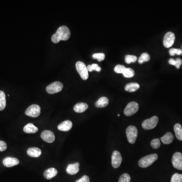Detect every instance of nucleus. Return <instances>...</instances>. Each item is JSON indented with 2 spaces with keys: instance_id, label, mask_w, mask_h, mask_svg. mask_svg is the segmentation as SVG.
I'll use <instances>...</instances> for the list:
<instances>
[{
  "instance_id": "1",
  "label": "nucleus",
  "mask_w": 182,
  "mask_h": 182,
  "mask_svg": "<svg viewBox=\"0 0 182 182\" xmlns=\"http://www.w3.org/2000/svg\"><path fill=\"white\" fill-rule=\"evenodd\" d=\"M70 37L69 29L66 26H61L58 29L55 34L52 36V41L54 43H58L60 41H67Z\"/></svg>"
},
{
  "instance_id": "15",
  "label": "nucleus",
  "mask_w": 182,
  "mask_h": 182,
  "mask_svg": "<svg viewBox=\"0 0 182 182\" xmlns=\"http://www.w3.org/2000/svg\"><path fill=\"white\" fill-rule=\"evenodd\" d=\"M79 166H80V163H78V162L70 164L67 166V168H66V172L68 174H71V175L77 174L80 170Z\"/></svg>"
},
{
  "instance_id": "8",
  "label": "nucleus",
  "mask_w": 182,
  "mask_h": 182,
  "mask_svg": "<svg viewBox=\"0 0 182 182\" xmlns=\"http://www.w3.org/2000/svg\"><path fill=\"white\" fill-rule=\"evenodd\" d=\"M139 110V104L135 102H131L127 105L124 110V114L127 117H130L136 114Z\"/></svg>"
},
{
  "instance_id": "4",
  "label": "nucleus",
  "mask_w": 182,
  "mask_h": 182,
  "mask_svg": "<svg viewBox=\"0 0 182 182\" xmlns=\"http://www.w3.org/2000/svg\"><path fill=\"white\" fill-rule=\"evenodd\" d=\"M76 69L80 74V76L83 80H86L89 77V71L87 67L84 63L81 61H78L75 64Z\"/></svg>"
},
{
  "instance_id": "37",
  "label": "nucleus",
  "mask_w": 182,
  "mask_h": 182,
  "mask_svg": "<svg viewBox=\"0 0 182 182\" xmlns=\"http://www.w3.org/2000/svg\"><path fill=\"white\" fill-rule=\"evenodd\" d=\"M176 68L177 69L180 68V66L182 65V60L180 58H177L176 60Z\"/></svg>"
},
{
  "instance_id": "9",
  "label": "nucleus",
  "mask_w": 182,
  "mask_h": 182,
  "mask_svg": "<svg viewBox=\"0 0 182 182\" xmlns=\"http://www.w3.org/2000/svg\"><path fill=\"white\" fill-rule=\"evenodd\" d=\"M172 163L174 168L179 170H182V154L177 152L173 155Z\"/></svg>"
},
{
  "instance_id": "11",
  "label": "nucleus",
  "mask_w": 182,
  "mask_h": 182,
  "mask_svg": "<svg viewBox=\"0 0 182 182\" xmlns=\"http://www.w3.org/2000/svg\"><path fill=\"white\" fill-rule=\"evenodd\" d=\"M122 162V157L120 152L118 151H114L112 153L111 157L112 166L115 168L120 167Z\"/></svg>"
},
{
  "instance_id": "28",
  "label": "nucleus",
  "mask_w": 182,
  "mask_h": 182,
  "mask_svg": "<svg viewBox=\"0 0 182 182\" xmlns=\"http://www.w3.org/2000/svg\"><path fill=\"white\" fill-rule=\"evenodd\" d=\"M87 67L88 71L89 72H92L93 70H96L98 72L100 71L101 70V68L97 64H93L92 65H89Z\"/></svg>"
},
{
  "instance_id": "39",
  "label": "nucleus",
  "mask_w": 182,
  "mask_h": 182,
  "mask_svg": "<svg viewBox=\"0 0 182 182\" xmlns=\"http://www.w3.org/2000/svg\"><path fill=\"white\" fill-rule=\"evenodd\" d=\"M117 116H118V117H120V114H118V115H117Z\"/></svg>"
},
{
  "instance_id": "35",
  "label": "nucleus",
  "mask_w": 182,
  "mask_h": 182,
  "mask_svg": "<svg viewBox=\"0 0 182 182\" xmlns=\"http://www.w3.org/2000/svg\"><path fill=\"white\" fill-rule=\"evenodd\" d=\"M7 148V146L5 142L3 141H0V151H4Z\"/></svg>"
},
{
  "instance_id": "5",
  "label": "nucleus",
  "mask_w": 182,
  "mask_h": 182,
  "mask_svg": "<svg viewBox=\"0 0 182 182\" xmlns=\"http://www.w3.org/2000/svg\"><path fill=\"white\" fill-rule=\"evenodd\" d=\"M158 122V117L154 116L151 118L144 120L142 123V126L144 129H151L156 126Z\"/></svg>"
},
{
  "instance_id": "22",
  "label": "nucleus",
  "mask_w": 182,
  "mask_h": 182,
  "mask_svg": "<svg viewBox=\"0 0 182 182\" xmlns=\"http://www.w3.org/2000/svg\"><path fill=\"white\" fill-rule=\"evenodd\" d=\"M140 85L136 83H128L125 86V89L126 91L129 92H134L139 89Z\"/></svg>"
},
{
  "instance_id": "23",
  "label": "nucleus",
  "mask_w": 182,
  "mask_h": 182,
  "mask_svg": "<svg viewBox=\"0 0 182 182\" xmlns=\"http://www.w3.org/2000/svg\"><path fill=\"white\" fill-rule=\"evenodd\" d=\"M174 131L176 137L179 140L182 141V126L179 123L174 125Z\"/></svg>"
},
{
  "instance_id": "10",
  "label": "nucleus",
  "mask_w": 182,
  "mask_h": 182,
  "mask_svg": "<svg viewBox=\"0 0 182 182\" xmlns=\"http://www.w3.org/2000/svg\"><path fill=\"white\" fill-rule=\"evenodd\" d=\"M175 35L172 32H168L165 34L163 39V45L165 48H170L174 44Z\"/></svg>"
},
{
  "instance_id": "31",
  "label": "nucleus",
  "mask_w": 182,
  "mask_h": 182,
  "mask_svg": "<svg viewBox=\"0 0 182 182\" xmlns=\"http://www.w3.org/2000/svg\"><path fill=\"white\" fill-rule=\"evenodd\" d=\"M92 57L94 59H97L98 61L101 62L104 60L105 58V55L104 53H96L93 54Z\"/></svg>"
},
{
  "instance_id": "29",
  "label": "nucleus",
  "mask_w": 182,
  "mask_h": 182,
  "mask_svg": "<svg viewBox=\"0 0 182 182\" xmlns=\"http://www.w3.org/2000/svg\"><path fill=\"white\" fill-rule=\"evenodd\" d=\"M131 180V177L128 174H123L120 177L118 182H129Z\"/></svg>"
},
{
  "instance_id": "25",
  "label": "nucleus",
  "mask_w": 182,
  "mask_h": 182,
  "mask_svg": "<svg viewBox=\"0 0 182 182\" xmlns=\"http://www.w3.org/2000/svg\"><path fill=\"white\" fill-rule=\"evenodd\" d=\"M123 76L127 78H131L132 77H134L135 75L134 70H133V69L131 68H126L125 69V70L123 72Z\"/></svg>"
},
{
  "instance_id": "17",
  "label": "nucleus",
  "mask_w": 182,
  "mask_h": 182,
  "mask_svg": "<svg viewBox=\"0 0 182 182\" xmlns=\"http://www.w3.org/2000/svg\"><path fill=\"white\" fill-rule=\"evenodd\" d=\"M27 153L28 155L32 157H38L42 154V151L37 147H31L27 150Z\"/></svg>"
},
{
  "instance_id": "13",
  "label": "nucleus",
  "mask_w": 182,
  "mask_h": 182,
  "mask_svg": "<svg viewBox=\"0 0 182 182\" xmlns=\"http://www.w3.org/2000/svg\"><path fill=\"white\" fill-rule=\"evenodd\" d=\"M3 163L7 168H10L18 165L19 163V160L17 158L7 157L4 159L3 160Z\"/></svg>"
},
{
  "instance_id": "34",
  "label": "nucleus",
  "mask_w": 182,
  "mask_h": 182,
  "mask_svg": "<svg viewBox=\"0 0 182 182\" xmlns=\"http://www.w3.org/2000/svg\"><path fill=\"white\" fill-rule=\"evenodd\" d=\"M169 54L171 56H174L175 54H177L178 55H180L182 53V51L181 50L178 49H175V48H172L170 49L169 51Z\"/></svg>"
},
{
  "instance_id": "19",
  "label": "nucleus",
  "mask_w": 182,
  "mask_h": 182,
  "mask_svg": "<svg viewBox=\"0 0 182 182\" xmlns=\"http://www.w3.org/2000/svg\"><path fill=\"white\" fill-rule=\"evenodd\" d=\"M24 132L27 134H34L38 131V128L35 126L32 123H28L23 128Z\"/></svg>"
},
{
  "instance_id": "30",
  "label": "nucleus",
  "mask_w": 182,
  "mask_h": 182,
  "mask_svg": "<svg viewBox=\"0 0 182 182\" xmlns=\"http://www.w3.org/2000/svg\"><path fill=\"white\" fill-rule=\"evenodd\" d=\"M171 182H182V174L177 173L173 174Z\"/></svg>"
},
{
  "instance_id": "36",
  "label": "nucleus",
  "mask_w": 182,
  "mask_h": 182,
  "mask_svg": "<svg viewBox=\"0 0 182 182\" xmlns=\"http://www.w3.org/2000/svg\"><path fill=\"white\" fill-rule=\"evenodd\" d=\"M75 182H90L89 177L88 176L85 175Z\"/></svg>"
},
{
  "instance_id": "33",
  "label": "nucleus",
  "mask_w": 182,
  "mask_h": 182,
  "mask_svg": "<svg viewBox=\"0 0 182 182\" xmlns=\"http://www.w3.org/2000/svg\"><path fill=\"white\" fill-rule=\"evenodd\" d=\"M125 68H126V67H125V66L119 64V65H117V66H115L114 70V71L117 74H123V72L125 70Z\"/></svg>"
},
{
  "instance_id": "32",
  "label": "nucleus",
  "mask_w": 182,
  "mask_h": 182,
  "mask_svg": "<svg viewBox=\"0 0 182 182\" xmlns=\"http://www.w3.org/2000/svg\"><path fill=\"white\" fill-rule=\"evenodd\" d=\"M151 145L154 149H158L160 146V140L158 139H154L151 142Z\"/></svg>"
},
{
  "instance_id": "38",
  "label": "nucleus",
  "mask_w": 182,
  "mask_h": 182,
  "mask_svg": "<svg viewBox=\"0 0 182 182\" xmlns=\"http://www.w3.org/2000/svg\"><path fill=\"white\" fill-rule=\"evenodd\" d=\"M168 63H169V64H171V65H176V60H174V59H173V58H171V59H169V60H168Z\"/></svg>"
},
{
  "instance_id": "2",
  "label": "nucleus",
  "mask_w": 182,
  "mask_h": 182,
  "mask_svg": "<svg viewBox=\"0 0 182 182\" xmlns=\"http://www.w3.org/2000/svg\"><path fill=\"white\" fill-rule=\"evenodd\" d=\"M158 158V155L156 154H152L143 157L140 159L138 162L140 167L146 168L150 166L155 162Z\"/></svg>"
},
{
  "instance_id": "26",
  "label": "nucleus",
  "mask_w": 182,
  "mask_h": 182,
  "mask_svg": "<svg viewBox=\"0 0 182 182\" xmlns=\"http://www.w3.org/2000/svg\"><path fill=\"white\" fill-rule=\"evenodd\" d=\"M150 56L147 53H143L141 55L140 57L139 58V63L140 64H142L144 62H147L150 60Z\"/></svg>"
},
{
  "instance_id": "7",
  "label": "nucleus",
  "mask_w": 182,
  "mask_h": 182,
  "mask_svg": "<svg viewBox=\"0 0 182 182\" xmlns=\"http://www.w3.org/2000/svg\"><path fill=\"white\" fill-rule=\"evenodd\" d=\"M26 115L32 117H37L41 114V108L37 104H32L29 106L25 112Z\"/></svg>"
},
{
  "instance_id": "12",
  "label": "nucleus",
  "mask_w": 182,
  "mask_h": 182,
  "mask_svg": "<svg viewBox=\"0 0 182 182\" xmlns=\"http://www.w3.org/2000/svg\"><path fill=\"white\" fill-rule=\"evenodd\" d=\"M41 138L44 141L49 143H52L55 141V137L54 133L51 131L45 130L43 131L41 135Z\"/></svg>"
},
{
  "instance_id": "21",
  "label": "nucleus",
  "mask_w": 182,
  "mask_h": 182,
  "mask_svg": "<svg viewBox=\"0 0 182 182\" xmlns=\"http://www.w3.org/2000/svg\"><path fill=\"white\" fill-rule=\"evenodd\" d=\"M162 142L165 144H169L174 140V136L171 133L168 132L161 138Z\"/></svg>"
},
{
  "instance_id": "20",
  "label": "nucleus",
  "mask_w": 182,
  "mask_h": 182,
  "mask_svg": "<svg viewBox=\"0 0 182 182\" xmlns=\"http://www.w3.org/2000/svg\"><path fill=\"white\" fill-rule=\"evenodd\" d=\"M108 99L106 97H102L96 102V106L98 108H103L108 105Z\"/></svg>"
},
{
  "instance_id": "14",
  "label": "nucleus",
  "mask_w": 182,
  "mask_h": 182,
  "mask_svg": "<svg viewBox=\"0 0 182 182\" xmlns=\"http://www.w3.org/2000/svg\"><path fill=\"white\" fill-rule=\"evenodd\" d=\"M72 127V123L71 121L68 120L63 121L58 126V129L59 131L62 132H67L69 131Z\"/></svg>"
},
{
  "instance_id": "40",
  "label": "nucleus",
  "mask_w": 182,
  "mask_h": 182,
  "mask_svg": "<svg viewBox=\"0 0 182 182\" xmlns=\"http://www.w3.org/2000/svg\"></svg>"
},
{
  "instance_id": "27",
  "label": "nucleus",
  "mask_w": 182,
  "mask_h": 182,
  "mask_svg": "<svg viewBox=\"0 0 182 182\" xmlns=\"http://www.w3.org/2000/svg\"><path fill=\"white\" fill-rule=\"evenodd\" d=\"M137 60V56L131 55H127L125 57V61L126 63L130 64L132 62H135Z\"/></svg>"
},
{
  "instance_id": "3",
  "label": "nucleus",
  "mask_w": 182,
  "mask_h": 182,
  "mask_svg": "<svg viewBox=\"0 0 182 182\" xmlns=\"http://www.w3.org/2000/svg\"><path fill=\"white\" fill-rule=\"evenodd\" d=\"M126 134L129 142L134 144L138 137V130L136 126H130L126 129Z\"/></svg>"
},
{
  "instance_id": "24",
  "label": "nucleus",
  "mask_w": 182,
  "mask_h": 182,
  "mask_svg": "<svg viewBox=\"0 0 182 182\" xmlns=\"http://www.w3.org/2000/svg\"><path fill=\"white\" fill-rule=\"evenodd\" d=\"M6 105V95L4 92L0 91V111L3 110Z\"/></svg>"
},
{
  "instance_id": "18",
  "label": "nucleus",
  "mask_w": 182,
  "mask_h": 182,
  "mask_svg": "<svg viewBox=\"0 0 182 182\" xmlns=\"http://www.w3.org/2000/svg\"><path fill=\"white\" fill-rule=\"evenodd\" d=\"M88 108V105L85 103H78L75 104L74 109L77 113H83Z\"/></svg>"
},
{
  "instance_id": "16",
  "label": "nucleus",
  "mask_w": 182,
  "mask_h": 182,
  "mask_svg": "<svg viewBox=\"0 0 182 182\" xmlns=\"http://www.w3.org/2000/svg\"><path fill=\"white\" fill-rule=\"evenodd\" d=\"M57 169L55 168H51L46 169L44 173V176L47 180H50L55 177L57 174Z\"/></svg>"
},
{
  "instance_id": "6",
  "label": "nucleus",
  "mask_w": 182,
  "mask_h": 182,
  "mask_svg": "<svg viewBox=\"0 0 182 182\" xmlns=\"http://www.w3.org/2000/svg\"><path fill=\"white\" fill-rule=\"evenodd\" d=\"M63 88V85L61 82H53L46 88L47 93L50 94H54L60 92Z\"/></svg>"
}]
</instances>
